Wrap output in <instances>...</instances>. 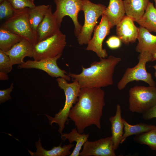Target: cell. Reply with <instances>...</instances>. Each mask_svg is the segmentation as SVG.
<instances>
[{"instance_id": "obj_1", "label": "cell", "mask_w": 156, "mask_h": 156, "mask_svg": "<svg viewBox=\"0 0 156 156\" xmlns=\"http://www.w3.org/2000/svg\"><path fill=\"white\" fill-rule=\"evenodd\" d=\"M105 95L104 91L101 88H81L78 101L68 115L79 133H83L85 129L91 125L101 129L100 120L105 105Z\"/></svg>"}, {"instance_id": "obj_2", "label": "cell", "mask_w": 156, "mask_h": 156, "mask_svg": "<svg viewBox=\"0 0 156 156\" xmlns=\"http://www.w3.org/2000/svg\"><path fill=\"white\" fill-rule=\"evenodd\" d=\"M121 60L120 57L110 55L92 62L89 67L82 66L80 74L69 73L68 75L73 81L78 82L81 88H101L112 85L115 67Z\"/></svg>"}, {"instance_id": "obj_3", "label": "cell", "mask_w": 156, "mask_h": 156, "mask_svg": "<svg viewBox=\"0 0 156 156\" xmlns=\"http://www.w3.org/2000/svg\"><path fill=\"white\" fill-rule=\"evenodd\" d=\"M59 87L62 89L65 93V101L63 108L58 113L55 114L54 117L45 115L51 125L53 123L59 126L58 132L61 134L65 127V124L69 123L68 115L73 105L78 101V96L81 89L77 81H73L71 83H68L63 78L58 77L56 79Z\"/></svg>"}, {"instance_id": "obj_4", "label": "cell", "mask_w": 156, "mask_h": 156, "mask_svg": "<svg viewBox=\"0 0 156 156\" xmlns=\"http://www.w3.org/2000/svg\"><path fill=\"white\" fill-rule=\"evenodd\" d=\"M129 109L143 114L156 105V87L135 86L129 91Z\"/></svg>"}, {"instance_id": "obj_5", "label": "cell", "mask_w": 156, "mask_h": 156, "mask_svg": "<svg viewBox=\"0 0 156 156\" xmlns=\"http://www.w3.org/2000/svg\"><path fill=\"white\" fill-rule=\"evenodd\" d=\"M106 8L104 5L95 4L90 0H82V10L84 15V22L81 31L77 37L81 45L87 44L97 23L98 18L102 16Z\"/></svg>"}, {"instance_id": "obj_6", "label": "cell", "mask_w": 156, "mask_h": 156, "mask_svg": "<svg viewBox=\"0 0 156 156\" xmlns=\"http://www.w3.org/2000/svg\"><path fill=\"white\" fill-rule=\"evenodd\" d=\"M28 10V8L16 10L14 15L5 21L1 27L21 36L34 45L38 42L37 36L29 23Z\"/></svg>"}, {"instance_id": "obj_7", "label": "cell", "mask_w": 156, "mask_h": 156, "mask_svg": "<svg viewBox=\"0 0 156 156\" xmlns=\"http://www.w3.org/2000/svg\"><path fill=\"white\" fill-rule=\"evenodd\" d=\"M138 58L139 61L137 65L133 67L127 68L117 83V87L119 90L123 89L128 83L133 81H142L149 86H156L155 82L151 74L146 69V64L152 61V55L141 53Z\"/></svg>"}, {"instance_id": "obj_8", "label": "cell", "mask_w": 156, "mask_h": 156, "mask_svg": "<svg viewBox=\"0 0 156 156\" xmlns=\"http://www.w3.org/2000/svg\"><path fill=\"white\" fill-rule=\"evenodd\" d=\"M66 44V36L60 30L55 34L34 45V60L55 57L62 53Z\"/></svg>"}, {"instance_id": "obj_9", "label": "cell", "mask_w": 156, "mask_h": 156, "mask_svg": "<svg viewBox=\"0 0 156 156\" xmlns=\"http://www.w3.org/2000/svg\"><path fill=\"white\" fill-rule=\"evenodd\" d=\"M54 2L56 9L53 14L59 25L61 26L64 17L69 16L73 22L75 34L77 36L82 28L78 21V16L82 10V0H54Z\"/></svg>"}, {"instance_id": "obj_10", "label": "cell", "mask_w": 156, "mask_h": 156, "mask_svg": "<svg viewBox=\"0 0 156 156\" xmlns=\"http://www.w3.org/2000/svg\"><path fill=\"white\" fill-rule=\"evenodd\" d=\"M59 54L53 58H48L40 60H28L21 64L18 65V69L35 68L42 70L46 72L52 77H61L67 81H70V77L64 70L60 68L57 63V61L62 56Z\"/></svg>"}, {"instance_id": "obj_11", "label": "cell", "mask_w": 156, "mask_h": 156, "mask_svg": "<svg viewBox=\"0 0 156 156\" xmlns=\"http://www.w3.org/2000/svg\"><path fill=\"white\" fill-rule=\"evenodd\" d=\"M111 28L106 16L103 15L99 24L94 28L93 36L88 42L86 50L95 52L100 58L107 57V51L103 48L102 43L105 37L110 33Z\"/></svg>"}, {"instance_id": "obj_12", "label": "cell", "mask_w": 156, "mask_h": 156, "mask_svg": "<svg viewBox=\"0 0 156 156\" xmlns=\"http://www.w3.org/2000/svg\"><path fill=\"white\" fill-rule=\"evenodd\" d=\"M112 137L94 141L87 140L83 146L80 156H116Z\"/></svg>"}, {"instance_id": "obj_13", "label": "cell", "mask_w": 156, "mask_h": 156, "mask_svg": "<svg viewBox=\"0 0 156 156\" xmlns=\"http://www.w3.org/2000/svg\"><path fill=\"white\" fill-rule=\"evenodd\" d=\"M131 18L125 15L116 25V33L121 41L125 44L135 42L139 34V28Z\"/></svg>"}, {"instance_id": "obj_14", "label": "cell", "mask_w": 156, "mask_h": 156, "mask_svg": "<svg viewBox=\"0 0 156 156\" xmlns=\"http://www.w3.org/2000/svg\"><path fill=\"white\" fill-rule=\"evenodd\" d=\"M60 27L52 13L50 5L44 18L38 26L37 30L38 42L55 34L60 30Z\"/></svg>"}, {"instance_id": "obj_15", "label": "cell", "mask_w": 156, "mask_h": 156, "mask_svg": "<svg viewBox=\"0 0 156 156\" xmlns=\"http://www.w3.org/2000/svg\"><path fill=\"white\" fill-rule=\"evenodd\" d=\"M34 45L27 40L23 38L6 52L9 56L12 64L20 65L24 62L26 57H33Z\"/></svg>"}, {"instance_id": "obj_16", "label": "cell", "mask_w": 156, "mask_h": 156, "mask_svg": "<svg viewBox=\"0 0 156 156\" xmlns=\"http://www.w3.org/2000/svg\"><path fill=\"white\" fill-rule=\"evenodd\" d=\"M137 40L138 42L136 51L140 53H145L153 56L156 50V36L151 34L145 28L140 26Z\"/></svg>"}, {"instance_id": "obj_17", "label": "cell", "mask_w": 156, "mask_h": 156, "mask_svg": "<svg viewBox=\"0 0 156 156\" xmlns=\"http://www.w3.org/2000/svg\"><path fill=\"white\" fill-rule=\"evenodd\" d=\"M125 14L123 1L109 0V4L103 15L106 16L112 28L121 21Z\"/></svg>"}, {"instance_id": "obj_18", "label": "cell", "mask_w": 156, "mask_h": 156, "mask_svg": "<svg viewBox=\"0 0 156 156\" xmlns=\"http://www.w3.org/2000/svg\"><path fill=\"white\" fill-rule=\"evenodd\" d=\"M120 105L117 104L115 115L109 118L111 125L112 139L115 150L118 148L123 134L124 125L121 117Z\"/></svg>"}, {"instance_id": "obj_19", "label": "cell", "mask_w": 156, "mask_h": 156, "mask_svg": "<svg viewBox=\"0 0 156 156\" xmlns=\"http://www.w3.org/2000/svg\"><path fill=\"white\" fill-rule=\"evenodd\" d=\"M149 0H123L126 15L137 22L142 16Z\"/></svg>"}, {"instance_id": "obj_20", "label": "cell", "mask_w": 156, "mask_h": 156, "mask_svg": "<svg viewBox=\"0 0 156 156\" xmlns=\"http://www.w3.org/2000/svg\"><path fill=\"white\" fill-rule=\"evenodd\" d=\"M35 145L37 149L36 152H33L28 150L30 155L32 156H70L72 153L70 150L75 145L74 144L70 143L62 147V144H61L58 146L54 147L51 149L47 150L42 147L40 138L38 141L35 142Z\"/></svg>"}, {"instance_id": "obj_21", "label": "cell", "mask_w": 156, "mask_h": 156, "mask_svg": "<svg viewBox=\"0 0 156 156\" xmlns=\"http://www.w3.org/2000/svg\"><path fill=\"white\" fill-rule=\"evenodd\" d=\"M136 22L150 32L156 33V8L153 3L149 2L144 14Z\"/></svg>"}, {"instance_id": "obj_22", "label": "cell", "mask_w": 156, "mask_h": 156, "mask_svg": "<svg viewBox=\"0 0 156 156\" xmlns=\"http://www.w3.org/2000/svg\"><path fill=\"white\" fill-rule=\"evenodd\" d=\"M89 135V133H79L76 127L73 129L69 133L61 134L62 140L68 139L70 143H72L74 142L76 143L75 146L70 156H78L79 155L82 147L88 140Z\"/></svg>"}, {"instance_id": "obj_23", "label": "cell", "mask_w": 156, "mask_h": 156, "mask_svg": "<svg viewBox=\"0 0 156 156\" xmlns=\"http://www.w3.org/2000/svg\"><path fill=\"white\" fill-rule=\"evenodd\" d=\"M50 5H41L29 8L28 19L30 25L37 34L38 26L44 18Z\"/></svg>"}, {"instance_id": "obj_24", "label": "cell", "mask_w": 156, "mask_h": 156, "mask_svg": "<svg viewBox=\"0 0 156 156\" xmlns=\"http://www.w3.org/2000/svg\"><path fill=\"white\" fill-rule=\"evenodd\" d=\"M23 38L1 27L0 28V50L6 52Z\"/></svg>"}, {"instance_id": "obj_25", "label": "cell", "mask_w": 156, "mask_h": 156, "mask_svg": "<svg viewBox=\"0 0 156 156\" xmlns=\"http://www.w3.org/2000/svg\"><path fill=\"white\" fill-rule=\"evenodd\" d=\"M124 125L123 133L120 144H122L129 136L133 135H138L149 131L155 128L156 126L140 122L135 125L129 124L122 118Z\"/></svg>"}, {"instance_id": "obj_26", "label": "cell", "mask_w": 156, "mask_h": 156, "mask_svg": "<svg viewBox=\"0 0 156 156\" xmlns=\"http://www.w3.org/2000/svg\"><path fill=\"white\" fill-rule=\"evenodd\" d=\"M133 139L137 143L146 145L152 150L156 151V127L149 131L137 135Z\"/></svg>"}, {"instance_id": "obj_27", "label": "cell", "mask_w": 156, "mask_h": 156, "mask_svg": "<svg viewBox=\"0 0 156 156\" xmlns=\"http://www.w3.org/2000/svg\"><path fill=\"white\" fill-rule=\"evenodd\" d=\"M14 9L7 0L0 3V19L5 21L12 17L15 14Z\"/></svg>"}, {"instance_id": "obj_28", "label": "cell", "mask_w": 156, "mask_h": 156, "mask_svg": "<svg viewBox=\"0 0 156 156\" xmlns=\"http://www.w3.org/2000/svg\"><path fill=\"white\" fill-rule=\"evenodd\" d=\"M13 66L6 53L0 50V72L8 74L11 71Z\"/></svg>"}, {"instance_id": "obj_29", "label": "cell", "mask_w": 156, "mask_h": 156, "mask_svg": "<svg viewBox=\"0 0 156 156\" xmlns=\"http://www.w3.org/2000/svg\"><path fill=\"white\" fill-rule=\"evenodd\" d=\"M13 8L16 10L26 8H32L36 5L34 0H7Z\"/></svg>"}, {"instance_id": "obj_30", "label": "cell", "mask_w": 156, "mask_h": 156, "mask_svg": "<svg viewBox=\"0 0 156 156\" xmlns=\"http://www.w3.org/2000/svg\"><path fill=\"white\" fill-rule=\"evenodd\" d=\"M13 88V83H12L9 88L0 90V104L11 99L10 94Z\"/></svg>"}, {"instance_id": "obj_31", "label": "cell", "mask_w": 156, "mask_h": 156, "mask_svg": "<svg viewBox=\"0 0 156 156\" xmlns=\"http://www.w3.org/2000/svg\"><path fill=\"white\" fill-rule=\"evenodd\" d=\"M121 41L117 36H112L106 41L108 47L111 49H115L119 48L121 45Z\"/></svg>"}, {"instance_id": "obj_32", "label": "cell", "mask_w": 156, "mask_h": 156, "mask_svg": "<svg viewBox=\"0 0 156 156\" xmlns=\"http://www.w3.org/2000/svg\"><path fill=\"white\" fill-rule=\"evenodd\" d=\"M142 118L146 120L156 118V105L142 114Z\"/></svg>"}, {"instance_id": "obj_33", "label": "cell", "mask_w": 156, "mask_h": 156, "mask_svg": "<svg viewBox=\"0 0 156 156\" xmlns=\"http://www.w3.org/2000/svg\"><path fill=\"white\" fill-rule=\"evenodd\" d=\"M8 74L0 72V79L1 81L6 80L8 79Z\"/></svg>"}, {"instance_id": "obj_34", "label": "cell", "mask_w": 156, "mask_h": 156, "mask_svg": "<svg viewBox=\"0 0 156 156\" xmlns=\"http://www.w3.org/2000/svg\"><path fill=\"white\" fill-rule=\"evenodd\" d=\"M155 60H156V50L153 55L152 61Z\"/></svg>"}, {"instance_id": "obj_35", "label": "cell", "mask_w": 156, "mask_h": 156, "mask_svg": "<svg viewBox=\"0 0 156 156\" xmlns=\"http://www.w3.org/2000/svg\"><path fill=\"white\" fill-rule=\"evenodd\" d=\"M152 67L154 69L155 72L154 73L155 76L156 78V64L152 66Z\"/></svg>"}, {"instance_id": "obj_36", "label": "cell", "mask_w": 156, "mask_h": 156, "mask_svg": "<svg viewBox=\"0 0 156 156\" xmlns=\"http://www.w3.org/2000/svg\"><path fill=\"white\" fill-rule=\"evenodd\" d=\"M155 3V7L156 8V0H153Z\"/></svg>"}]
</instances>
